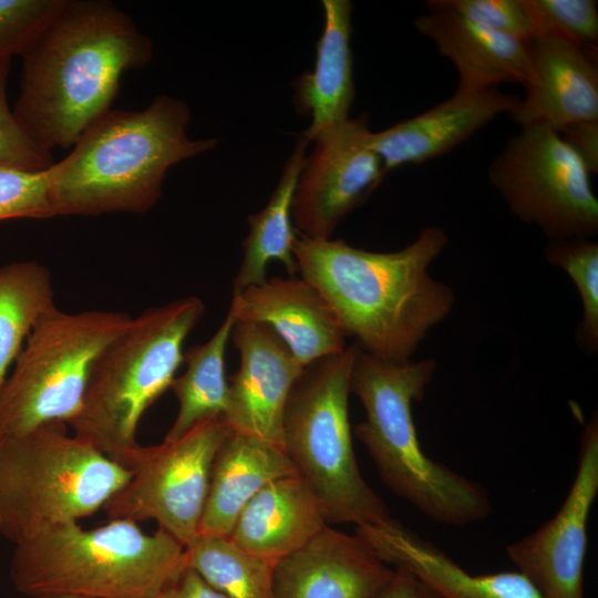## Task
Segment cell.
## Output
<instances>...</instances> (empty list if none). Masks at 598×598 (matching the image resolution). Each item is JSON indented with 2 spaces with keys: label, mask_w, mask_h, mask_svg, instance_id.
I'll return each instance as SVG.
<instances>
[{
  "label": "cell",
  "mask_w": 598,
  "mask_h": 598,
  "mask_svg": "<svg viewBox=\"0 0 598 598\" xmlns=\"http://www.w3.org/2000/svg\"><path fill=\"white\" fill-rule=\"evenodd\" d=\"M532 74L526 94L511 111L520 127L557 132L598 120V68L594 52L550 39L529 41Z\"/></svg>",
  "instance_id": "cell-18"
},
{
  "label": "cell",
  "mask_w": 598,
  "mask_h": 598,
  "mask_svg": "<svg viewBox=\"0 0 598 598\" xmlns=\"http://www.w3.org/2000/svg\"><path fill=\"white\" fill-rule=\"evenodd\" d=\"M185 561L227 598H275V563L240 549L228 537L198 534L185 546Z\"/></svg>",
  "instance_id": "cell-27"
},
{
  "label": "cell",
  "mask_w": 598,
  "mask_h": 598,
  "mask_svg": "<svg viewBox=\"0 0 598 598\" xmlns=\"http://www.w3.org/2000/svg\"><path fill=\"white\" fill-rule=\"evenodd\" d=\"M308 144L301 133L267 205L248 217L249 234L243 243L244 257L234 279L233 293L264 283L271 260L281 262L289 276L298 271L293 256L297 234L292 226V200Z\"/></svg>",
  "instance_id": "cell-24"
},
{
  "label": "cell",
  "mask_w": 598,
  "mask_h": 598,
  "mask_svg": "<svg viewBox=\"0 0 598 598\" xmlns=\"http://www.w3.org/2000/svg\"><path fill=\"white\" fill-rule=\"evenodd\" d=\"M185 566V546L162 528L146 534L110 519L87 529L73 520L17 545L10 578L31 598H156Z\"/></svg>",
  "instance_id": "cell-5"
},
{
  "label": "cell",
  "mask_w": 598,
  "mask_h": 598,
  "mask_svg": "<svg viewBox=\"0 0 598 598\" xmlns=\"http://www.w3.org/2000/svg\"><path fill=\"white\" fill-rule=\"evenodd\" d=\"M533 39H550L596 51L598 2L595 0H523Z\"/></svg>",
  "instance_id": "cell-29"
},
{
  "label": "cell",
  "mask_w": 598,
  "mask_h": 598,
  "mask_svg": "<svg viewBox=\"0 0 598 598\" xmlns=\"http://www.w3.org/2000/svg\"><path fill=\"white\" fill-rule=\"evenodd\" d=\"M491 30L529 42L532 25L523 0H433Z\"/></svg>",
  "instance_id": "cell-33"
},
{
  "label": "cell",
  "mask_w": 598,
  "mask_h": 598,
  "mask_svg": "<svg viewBox=\"0 0 598 598\" xmlns=\"http://www.w3.org/2000/svg\"><path fill=\"white\" fill-rule=\"evenodd\" d=\"M55 307L45 266L22 260L0 267V386L34 324Z\"/></svg>",
  "instance_id": "cell-26"
},
{
  "label": "cell",
  "mask_w": 598,
  "mask_h": 598,
  "mask_svg": "<svg viewBox=\"0 0 598 598\" xmlns=\"http://www.w3.org/2000/svg\"><path fill=\"white\" fill-rule=\"evenodd\" d=\"M323 28L316 45L312 71L293 83V104L311 123L302 132L309 143L320 132L348 120L355 89L350 45L352 9L349 0H322Z\"/></svg>",
  "instance_id": "cell-23"
},
{
  "label": "cell",
  "mask_w": 598,
  "mask_h": 598,
  "mask_svg": "<svg viewBox=\"0 0 598 598\" xmlns=\"http://www.w3.org/2000/svg\"><path fill=\"white\" fill-rule=\"evenodd\" d=\"M190 120L187 104L168 95L142 111L109 110L47 169L53 215L148 212L172 166L218 143L189 138Z\"/></svg>",
  "instance_id": "cell-3"
},
{
  "label": "cell",
  "mask_w": 598,
  "mask_h": 598,
  "mask_svg": "<svg viewBox=\"0 0 598 598\" xmlns=\"http://www.w3.org/2000/svg\"><path fill=\"white\" fill-rule=\"evenodd\" d=\"M236 321L268 326L306 368L346 349L347 334L322 295L296 276L276 277L233 293Z\"/></svg>",
  "instance_id": "cell-16"
},
{
  "label": "cell",
  "mask_w": 598,
  "mask_h": 598,
  "mask_svg": "<svg viewBox=\"0 0 598 598\" xmlns=\"http://www.w3.org/2000/svg\"><path fill=\"white\" fill-rule=\"evenodd\" d=\"M598 494V417L581 435L579 462L556 515L536 532L509 544L506 554L545 598H585L584 565L588 517Z\"/></svg>",
  "instance_id": "cell-13"
},
{
  "label": "cell",
  "mask_w": 598,
  "mask_h": 598,
  "mask_svg": "<svg viewBox=\"0 0 598 598\" xmlns=\"http://www.w3.org/2000/svg\"><path fill=\"white\" fill-rule=\"evenodd\" d=\"M65 424L0 439V534L16 546L95 514L132 475Z\"/></svg>",
  "instance_id": "cell-7"
},
{
  "label": "cell",
  "mask_w": 598,
  "mask_h": 598,
  "mask_svg": "<svg viewBox=\"0 0 598 598\" xmlns=\"http://www.w3.org/2000/svg\"><path fill=\"white\" fill-rule=\"evenodd\" d=\"M446 244V234L435 226L392 252L299 235L293 256L301 278L322 295L346 334L365 352L399 363L410 360L453 308L452 289L427 271Z\"/></svg>",
  "instance_id": "cell-2"
},
{
  "label": "cell",
  "mask_w": 598,
  "mask_h": 598,
  "mask_svg": "<svg viewBox=\"0 0 598 598\" xmlns=\"http://www.w3.org/2000/svg\"><path fill=\"white\" fill-rule=\"evenodd\" d=\"M421 584V582H420ZM422 586V591H423V598H440L439 596H436L434 592H432L431 590H429L425 586Z\"/></svg>",
  "instance_id": "cell-37"
},
{
  "label": "cell",
  "mask_w": 598,
  "mask_h": 598,
  "mask_svg": "<svg viewBox=\"0 0 598 598\" xmlns=\"http://www.w3.org/2000/svg\"><path fill=\"white\" fill-rule=\"evenodd\" d=\"M487 174L511 212L539 227L550 241L597 234L598 199L590 173L557 131L520 127Z\"/></svg>",
  "instance_id": "cell-10"
},
{
  "label": "cell",
  "mask_w": 598,
  "mask_h": 598,
  "mask_svg": "<svg viewBox=\"0 0 598 598\" xmlns=\"http://www.w3.org/2000/svg\"><path fill=\"white\" fill-rule=\"evenodd\" d=\"M357 344L306 367L283 413V448L320 499L328 523L372 525L392 516L363 478L348 402Z\"/></svg>",
  "instance_id": "cell-8"
},
{
  "label": "cell",
  "mask_w": 598,
  "mask_h": 598,
  "mask_svg": "<svg viewBox=\"0 0 598 598\" xmlns=\"http://www.w3.org/2000/svg\"><path fill=\"white\" fill-rule=\"evenodd\" d=\"M293 474L298 472L281 446L231 430L213 462L198 534L229 537L241 511L258 492Z\"/></svg>",
  "instance_id": "cell-22"
},
{
  "label": "cell",
  "mask_w": 598,
  "mask_h": 598,
  "mask_svg": "<svg viewBox=\"0 0 598 598\" xmlns=\"http://www.w3.org/2000/svg\"><path fill=\"white\" fill-rule=\"evenodd\" d=\"M367 114L317 134L306 156L293 200L299 235L329 239L342 219L380 185L383 165L371 147Z\"/></svg>",
  "instance_id": "cell-12"
},
{
  "label": "cell",
  "mask_w": 598,
  "mask_h": 598,
  "mask_svg": "<svg viewBox=\"0 0 598 598\" xmlns=\"http://www.w3.org/2000/svg\"><path fill=\"white\" fill-rule=\"evenodd\" d=\"M355 534L385 563L406 569L440 598H545L518 570L467 573L432 542L392 517L357 526Z\"/></svg>",
  "instance_id": "cell-19"
},
{
  "label": "cell",
  "mask_w": 598,
  "mask_h": 598,
  "mask_svg": "<svg viewBox=\"0 0 598 598\" xmlns=\"http://www.w3.org/2000/svg\"><path fill=\"white\" fill-rule=\"evenodd\" d=\"M131 319L121 311L56 307L42 316L0 386V439L68 423L80 410L94 360Z\"/></svg>",
  "instance_id": "cell-9"
},
{
  "label": "cell",
  "mask_w": 598,
  "mask_h": 598,
  "mask_svg": "<svg viewBox=\"0 0 598 598\" xmlns=\"http://www.w3.org/2000/svg\"><path fill=\"white\" fill-rule=\"evenodd\" d=\"M519 97L498 87L463 90L436 106L383 131L372 132L371 147L383 165V175L406 164H421L453 151L503 113H511Z\"/></svg>",
  "instance_id": "cell-17"
},
{
  "label": "cell",
  "mask_w": 598,
  "mask_h": 598,
  "mask_svg": "<svg viewBox=\"0 0 598 598\" xmlns=\"http://www.w3.org/2000/svg\"><path fill=\"white\" fill-rule=\"evenodd\" d=\"M65 0H0V60L22 55Z\"/></svg>",
  "instance_id": "cell-30"
},
{
  "label": "cell",
  "mask_w": 598,
  "mask_h": 598,
  "mask_svg": "<svg viewBox=\"0 0 598 598\" xmlns=\"http://www.w3.org/2000/svg\"><path fill=\"white\" fill-rule=\"evenodd\" d=\"M13 114L43 150L69 148L111 110L124 72L146 66L153 43L107 0H65L21 55Z\"/></svg>",
  "instance_id": "cell-1"
},
{
  "label": "cell",
  "mask_w": 598,
  "mask_h": 598,
  "mask_svg": "<svg viewBox=\"0 0 598 598\" xmlns=\"http://www.w3.org/2000/svg\"><path fill=\"white\" fill-rule=\"evenodd\" d=\"M235 321L228 311L207 342L184 353L186 370L169 388L178 401V412L164 440H176L204 421L224 416L228 401L225 352Z\"/></svg>",
  "instance_id": "cell-25"
},
{
  "label": "cell",
  "mask_w": 598,
  "mask_h": 598,
  "mask_svg": "<svg viewBox=\"0 0 598 598\" xmlns=\"http://www.w3.org/2000/svg\"><path fill=\"white\" fill-rule=\"evenodd\" d=\"M393 573L360 536L327 525L275 564L274 594L275 598H373Z\"/></svg>",
  "instance_id": "cell-15"
},
{
  "label": "cell",
  "mask_w": 598,
  "mask_h": 598,
  "mask_svg": "<svg viewBox=\"0 0 598 598\" xmlns=\"http://www.w3.org/2000/svg\"><path fill=\"white\" fill-rule=\"evenodd\" d=\"M231 338L240 354V367L228 383L223 417L231 430L283 448L286 404L305 368L268 326L235 321Z\"/></svg>",
  "instance_id": "cell-14"
},
{
  "label": "cell",
  "mask_w": 598,
  "mask_h": 598,
  "mask_svg": "<svg viewBox=\"0 0 598 598\" xmlns=\"http://www.w3.org/2000/svg\"><path fill=\"white\" fill-rule=\"evenodd\" d=\"M204 310L202 299L189 296L132 317L94 360L80 410L66 423L73 434L126 467L140 446L141 419L171 388Z\"/></svg>",
  "instance_id": "cell-6"
},
{
  "label": "cell",
  "mask_w": 598,
  "mask_h": 598,
  "mask_svg": "<svg viewBox=\"0 0 598 598\" xmlns=\"http://www.w3.org/2000/svg\"><path fill=\"white\" fill-rule=\"evenodd\" d=\"M373 598H423L420 581L402 567H395L388 584Z\"/></svg>",
  "instance_id": "cell-36"
},
{
  "label": "cell",
  "mask_w": 598,
  "mask_h": 598,
  "mask_svg": "<svg viewBox=\"0 0 598 598\" xmlns=\"http://www.w3.org/2000/svg\"><path fill=\"white\" fill-rule=\"evenodd\" d=\"M156 598H227L195 569L185 566Z\"/></svg>",
  "instance_id": "cell-35"
},
{
  "label": "cell",
  "mask_w": 598,
  "mask_h": 598,
  "mask_svg": "<svg viewBox=\"0 0 598 598\" xmlns=\"http://www.w3.org/2000/svg\"><path fill=\"white\" fill-rule=\"evenodd\" d=\"M590 174L598 173V120L574 123L559 132Z\"/></svg>",
  "instance_id": "cell-34"
},
{
  "label": "cell",
  "mask_w": 598,
  "mask_h": 598,
  "mask_svg": "<svg viewBox=\"0 0 598 598\" xmlns=\"http://www.w3.org/2000/svg\"><path fill=\"white\" fill-rule=\"evenodd\" d=\"M435 372L431 359L388 362L357 346L350 391L365 420L354 435L365 446L383 483L430 519L465 526L486 518V488L429 457L420 445L412 403L421 401Z\"/></svg>",
  "instance_id": "cell-4"
},
{
  "label": "cell",
  "mask_w": 598,
  "mask_h": 598,
  "mask_svg": "<svg viewBox=\"0 0 598 598\" xmlns=\"http://www.w3.org/2000/svg\"><path fill=\"white\" fill-rule=\"evenodd\" d=\"M45 598H86V597H78V596H50Z\"/></svg>",
  "instance_id": "cell-38"
},
{
  "label": "cell",
  "mask_w": 598,
  "mask_h": 598,
  "mask_svg": "<svg viewBox=\"0 0 598 598\" xmlns=\"http://www.w3.org/2000/svg\"><path fill=\"white\" fill-rule=\"evenodd\" d=\"M327 525L320 499L299 474H293L258 492L241 511L228 538L240 549L276 564Z\"/></svg>",
  "instance_id": "cell-21"
},
{
  "label": "cell",
  "mask_w": 598,
  "mask_h": 598,
  "mask_svg": "<svg viewBox=\"0 0 598 598\" xmlns=\"http://www.w3.org/2000/svg\"><path fill=\"white\" fill-rule=\"evenodd\" d=\"M54 217L44 171L0 165V221L17 218Z\"/></svg>",
  "instance_id": "cell-31"
},
{
  "label": "cell",
  "mask_w": 598,
  "mask_h": 598,
  "mask_svg": "<svg viewBox=\"0 0 598 598\" xmlns=\"http://www.w3.org/2000/svg\"><path fill=\"white\" fill-rule=\"evenodd\" d=\"M11 60L10 58L0 60V165L44 171L54 163L51 152L41 148L27 134L8 103L7 87Z\"/></svg>",
  "instance_id": "cell-32"
},
{
  "label": "cell",
  "mask_w": 598,
  "mask_h": 598,
  "mask_svg": "<svg viewBox=\"0 0 598 598\" xmlns=\"http://www.w3.org/2000/svg\"><path fill=\"white\" fill-rule=\"evenodd\" d=\"M231 432L223 416L204 421L181 437L140 445L132 475L104 505L110 519H153L184 546L199 533L215 455Z\"/></svg>",
  "instance_id": "cell-11"
},
{
  "label": "cell",
  "mask_w": 598,
  "mask_h": 598,
  "mask_svg": "<svg viewBox=\"0 0 598 598\" xmlns=\"http://www.w3.org/2000/svg\"><path fill=\"white\" fill-rule=\"evenodd\" d=\"M545 256L549 264L561 268L577 286L582 320L578 339L585 350L598 348V244L589 238L551 240Z\"/></svg>",
  "instance_id": "cell-28"
},
{
  "label": "cell",
  "mask_w": 598,
  "mask_h": 598,
  "mask_svg": "<svg viewBox=\"0 0 598 598\" xmlns=\"http://www.w3.org/2000/svg\"><path fill=\"white\" fill-rule=\"evenodd\" d=\"M426 7L427 13L419 16L414 25L454 64L458 89L528 83L532 74L529 42L474 23L433 0L426 1Z\"/></svg>",
  "instance_id": "cell-20"
}]
</instances>
